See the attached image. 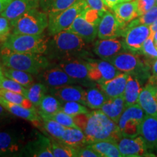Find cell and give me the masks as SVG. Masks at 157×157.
Listing matches in <instances>:
<instances>
[{"mask_svg": "<svg viewBox=\"0 0 157 157\" xmlns=\"http://www.w3.org/2000/svg\"><path fill=\"white\" fill-rule=\"evenodd\" d=\"M78 127L83 131L88 145L101 140L118 142L121 135L118 124L101 110L96 109L74 117Z\"/></svg>", "mask_w": 157, "mask_h": 157, "instance_id": "6da1fadb", "label": "cell"}, {"mask_svg": "<svg viewBox=\"0 0 157 157\" xmlns=\"http://www.w3.org/2000/svg\"><path fill=\"white\" fill-rule=\"evenodd\" d=\"M87 42L82 37L68 31H63L54 35L49 41L48 53L51 58L60 60L76 58L82 54H86Z\"/></svg>", "mask_w": 157, "mask_h": 157, "instance_id": "7a4b0ae2", "label": "cell"}, {"mask_svg": "<svg viewBox=\"0 0 157 157\" xmlns=\"http://www.w3.org/2000/svg\"><path fill=\"white\" fill-rule=\"evenodd\" d=\"M1 59L5 67L23 71L33 75H38L50 65L48 58L42 54L15 52L3 47Z\"/></svg>", "mask_w": 157, "mask_h": 157, "instance_id": "3957f363", "label": "cell"}, {"mask_svg": "<svg viewBox=\"0 0 157 157\" xmlns=\"http://www.w3.org/2000/svg\"><path fill=\"white\" fill-rule=\"evenodd\" d=\"M49 39L44 34H10L2 44L3 48L25 53L45 54L48 51Z\"/></svg>", "mask_w": 157, "mask_h": 157, "instance_id": "277c9868", "label": "cell"}, {"mask_svg": "<svg viewBox=\"0 0 157 157\" xmlns=\"http://www.w3.org/2000/svg\"><path fill=\"white\" fill-rule=\"evenodd\" d=\"M48 15L42 10L34 8L15 21H10L13 34L37 35L43 34L48 27Z\"/></svg>", "mask_w": 157, "mask_h": 157, "instance_id": "5b68a950", "label": "cell"}, {"mask_svg": "<svg viewBox=\"0 0 157 157\" xmlns=\"http://www.w3.org/2000/svg\"><path fill=\"white\" fill-rule=\"evenodd\" d=\"M108 61L112 63L121 73L132 74L140 80L151 76L149 74L151 64L146 60L143 61L140 56H137V52L123 51Z\"/></svg>", "mask_w": 157, "mask_h": 157, "instance_id": "8992f818", "label": "cell"}, {"mask_svg": "<svg viewBox=\"0 0 157 157\" xmlns=\"http://www.w3.org/2000/svg\"><path fill=\"white\" fill-rule=\"evenodd\" d=\"M87 7L85 0H80L68 9L48 15V34L53 36L63 31L67 30L76 17Z\"/></svg>", "mask_w": 157, "mask_h": 157, "instance_id": "52a82bcc", "label": "cell"}, {"mask_svg": "<svg viewBox=\"0 0 157 157\" xmlns=\"http://www.w3.org/2000/svg\"><path fill=\"white\" fill-rule=\"evenodd\" d=\"M146 113L138 103L126 107L117 124L122 137H134L140 135V125Z\"/></svg>", "mask_w": 157, "mask_h": 157, "instance_id": "ba28073f", "label": "cell"}, {"mask_svg": "<svg viewBox=\"0 0 157 157\" xmlns=\"http://www.w3.org/2000/svg\"><path fill=\"white\" fill-rule=\"evenodd\" d=\"M151 36V29L148 25L136 24L131 21L127 24L123 34V42L127 50L133 52H140L143 43Z\"/></svg>", "mask_w": 157, "mask_h": 157, "instance_id": "9c48e42d", "label": "cell"}, {"mask_svg": "<svg viewBox=\"0 0 157 157\" xmlns=\"http://www.w3.org/2000/svg\"><path fill=\"white\" fill-rule=\"evenodd\" d=\"M87 65L89 78L98 84L109 81L121 73L112 63L103 59L101 60L88 59Z\"/></svg>", "mask_w": 157, "mask_h": 157, "instance_id": "30bf717a", "label": "cell"}, {"mask_svg": "<svg viewBox=\"0 0 157 157\" xmlns=\"http://www.w3.org/2000/svg\"><path fill=\"white\" fill-rule=\"evenodd\" d=\"M119 151L124 157L155 156L149 152L146 143L141 135L134 137H121L117 142Z\"/></svg>", "mask_w": 157, "mask_h": 157, "instance_id": "8fae6325", "label": "cell"}, {"mask_svg": "<svg viewBox=\"0 0 157 157\" xmlns=\"http://www.w3.org/2000/svg\"><path fill=\"white\" fill-rule=\"evenodd\" d=\"M125 28L118 21L114 13L107 10L98 23V36L101 39L119 38L123 36Z\"/></svg>", "mask_w": 157, "mask_h": 157, "instance_id": "7c38bea8", "label": "cell"}, {"mask_svg": "<svg viewBox=\"0 0 157 157\" xmlns=\"http://www.w3.org/2000/svg\"><path fill=\"white\" fill-rule=\"evenodd\" d=\"M58 67L62 68L78 83L85 84L87 82H92L88 76L89 70L87 61H84L78 58L65 59L60 60Z\"/></svg>", "mask_w": 157, "mask_h": 157, "instance_id": "4fadbf2b", "label": "cell"}, {"mask_svg": "<svg viewBox=\"0 0 157 157\" xmlns=\"http://www.w3.org/2000/svg\"><path fill=\"white\" fill-rule=\"evenodd\" d=\"M24 137L22 133L15 131L0 132V156H12L21 151L23 153Z\"/></svg>", "mask_w": 157, "mask_h": 157, "instance_id": "5bb4252c", "label": "cell"}, {"mask_svg": "<svg viewBox=\"0 0 157 157\" xmlns=\"http://www.w3.org/2000/svg\"><path fill=\"white\" fill-rule=\"evenodd\" d=\"M94 52L101 59L109 60L123 51L127 50L123 40L118 38L98 40L94 44Z\"/></svg>", "mask_w": 157, "mask_h": 157, "instance_id": "9a60e30c", "label": "cell"}, {"mask_svg": "<svg viewBox=\"0 0 157 157\" xmlns=\"http://www.w3.org/2000/svg\"><path fill=\"white\" fill-rule=\"evenodd\" d=\"M39 80L48 87H58L78 82L68 76L62 68L57 67L47 68L39 74Z\"/></svg>", "mask_w": 157, "mask_h": 157, "instance_id": "2e32d148", "label": "cell"}, {"mask_svg": "<svg viewBox=\"0 0 157 157\" xmlns=\"http://www.w3.org/2000/svg\"><path fill=\"white\" fill-rule=\"evenodd\" d=\"M22 154L34 157H54L52 151V141L48 137L39 134L36 138L26 143Z\"/></svg>", "mask_w": 157, "mask_h": 157, "instance_id": "e0dca14e", "label": "cell"}, {"mask_svg": "<svg viewBox=\"0 0 157 157\" xmlns=\"http://www.w3.org/2000/svg\"><path fill=\"white\" fill-rule=\"evenodd\" d=\"M50 91L61 103L78 102L84 105V91L82 87L73 84L64 85L58 87H51Z\"/></svg>", "mask_w": 157, "mask_h": 157, "instance_id": "ac0fdd59", "label": "cell"}, {"mask_svg": "<svg viewBox=\"0 0 157 157\" xmlns=\"http://www.w3.org/2000/svg\"><path fill=\"white\" fill-rule=\"evenodd\" d=\"M66 31L78 35L87 43L93 42L98 36V25L87 21L82 13L76 17Z\"/></svg>", "mask_w": 157, "mask_h": 157, "instance_id": "d6986e66", "label": "cell"}, {"mask_svg": "<svg viewBox=\"0 0 157 157\" xmlns=\"http://www.w3.org/2000/svg\"><path fill=\"white\" fill-rule=\"evenodd\" d=\"M39 1L40 0H13L0 15L10 21H15L31 10L38 8Z\"/></svg>", "mask_w": 157, "mask_h": 157, "instance_id": "ffe728a7", "label": "cell"}, {"mask_svg": "<svg viewBox=\"0 0 157 157\" xmlns=\"http://www.w3.org/2000/svg\"><path fill=\"white\" fill-rule=\"evenodd\" d=\"M112 10L118 21L125 27L131 21L139 17L136 0L125 1L117 4L113 7Z\"/></svg>", "mask_w": 157, "mask_h": 157, "instance_id": "44dd1931", "label": "cell"}, {"mask_svg": "<svg viewBox=\"0 0 157 157\" xmlns=\"http://www.w3.org/2000/svg\"><path fill=\"white\" fill-rule=\"evenodd\" d=\"M137 103L146 114L157 117V95L154 85L148 83L143 87Z\"/></svg>", "mask_w": 157, "mask_h": 157, "instance_id": "7402d4cb", "label": "cell"}, {"mask_svg": "<svg viewBox=\"0 0 157 157\" xmlns=\"http://www.w3.org/2000/svg\"><path fill=\"white\" fill-rule=\"evenodd\" d=\"M140 135L150 150L157 149V117L146 114L140 125Z\"/></svg>", "mask_w": 157, "mask_h": 157, "instance_id": "603a6c76", "label": "cell"}, {"mask_svg": "<svg viewBox=\"0 0 157 157\" xmlns=\"http://www.w3.org/2000/svg\"><path fill=\"white\" fill-rule=\"evenodd\" d=\"M128 77V74L120 73L109 81L100 84L99 86L108 98L120 97L124 93Z\"/></svg>", "mask_w": 157, "mask_h": 157, "instance_id": "cb8c5ba5", "label": "cell"}, {"mask_svg": "<svg viewBox=\"0 0 157 157\" xmlns=\"http://www.w3.org/2000/svg\"><path fill=\"white\" fill-rule=\"evenodd\" d=\"M0 104L7 110L8 112L16 117L30 121L31 122H36L40 120L41 117L39 115V111H37L36 108L29 109L19 104L13 103L4 99L0 97Z\"/></svg>", "mask_w": 157, "mask_h": 157, "instance_id": "d4e9b609", "label": "cell"}, {"mask_svg": "<svg viewBox=\"0 0 157 157\" xmlns=\"http://www.w3.org/2000/svg\"><path fill=\"white\" fill-rule=\"evenodd\" d=\"M126 109L123 96L117 98H108L101 110L111 120L118 123L123 111Z\"/></svg>", "mask_w": 157, "mask_h": 157, "instance_id": "484cf974", "label": "cell"}, {"mask_svg": "<svg viewBox=\"0 0 157 157\" xmlns=\"http://www.w3.org/2000/svg\"><path fill=\"white\" fill-rule=\"evenodd\" d=\"M142 89L140 80L137 76L132 74H129L126 87L123 95L126 107L137 103L139 95Z\"/></svg>", "mask_w": 157, "mask_h": 157, "instance_id": "4316f807", "label": "cell"}, {"mask_svg": "<svg viewBox=\"0 0 157 157\" xmlns=\"http://www.w3.org/2000/svg\"><path fill=\"white\" fill-rule=\"evenodd\" d=\"M59 141L74 148L88 145L85 135L79 127H66L64 134Z\"/></svg>", "mask_w": 157, "mask_h": 157, "instance_id": "83f0119b", "label": "cell"}, {"mask_svg": "<svg viewBox=\"0 0 157 157\" xmlns=\"http://www.w3.org/2000/svg\"><path fill=\"white\" fill-rule=\"evenodd\" d=\"M101 157H121L117 143L113 140H101L88 145Z\"/></svg>", "mask_w": 157, "mask_h": 157, "instance_id": "f1b7e54d", "label": "cell"}, {"mask_svg": "<svg viewBox=\"0 0 157 157\" xmlns=\"http://www.w3.org/2000/svg\"><path fill=\"white\" fill-rule=\"evenodd\" d=\"M80 0H40L39 7L48 15L68 9Z\"/></svg>", "mask_w": 157, "mask_h": 157, "instance_id": "f546056e", "label": "cell"}, {"mask_svg": "<svg viewBox=\"0 0 157 157\" xmlns=\"http://www.w3.org/2000/svg\"><path fill=\"white\" fill-rule=\"evenodd\" d=\"M108 97L101 90L90 88L84 91V105L91 109H101Z\"/></svg>", "mask_w": 157, "mask_h": 157, "instance_id": "4dcf8cb0", "label": "cell"}, {"mask_svg": "<svg viewBox=\"0 0 157 157\" xmlns=\"http://www.w3.org/2000/svg\"><path fill=\"white\" fill-rule=\"evenodd\" d=\"M2 71L5 77L14 80L25 88H29L34 84V80L32 74L28 72L7 67Z\"/></svg>", "mask_w": 157, "mask_h": 157, "instance_id": "1f68e13d", "label": "cell"}, {"mask_svg": "<svg viewBox=\"0 0 157 157\" xmlns=\"http://www.w3.org/2000/svg\"><path fill=\"white\" fill-rule=\"evenodd\" d=\"M62 103L52 95H45L39 104V113L50 115L61 111Z\"/></svg>", "mask_w": 157, "mask_h": 157, "instance_id": "d6a6232c", "label": "cell"}, {"mask_svg": "<svg viewBox=\"0 0 157 157\" xmlns=\"http://www.w3.org/2000/svg\"><path fill=\"white\" fill-rule=\"evenodd\" d=\"M48 86L42 83H35L27 88L25 97L34 105L35 107H39L42 98L48 93Z\"/></svg>", "mask_w": 157, "mask_h": 157, "instance_id": "836d02e7", "label": "cell"}, {"mask_svg": "<svg viewBox=\"0 0 157 157\" xmlns=\"http://www.w3.org/2000/svg\"><path fill=\"white\" fill-rule=\"evenodd\" d=\"M0 97L3 98L6 101L11 102V103L19 104V105L29 108V109L36 108L34 104L22 94L15 93V92L10 91V90L0 89Z\"/></svg>", "mask_w": 157, "mask_h": 157, "instance_id": "e575fe53", "label": "cell"}, {"mask_svg": "<svg viewBox=\"0 0 157 157\" xmlns=\"http://www.w3.org/2000/svg\"><path fill=\"white\" fill-rule=\"evenodd\" d=\"M52 151L54 157H77V148L70 146L58 140L52 141Z\"/></svg>", "mask_w": 157, "mask_h": 157, "instance_id": "d590c367", "label": "cell"}, {"mask_svg": "<svg viewBox=\"0 0 157 157\" xmlns=\"http://www.w3.org/2000/svg\"><path fill=\"white\" fill-rule=\"evenodd\" d=\"M42 119L43 121V126L47 132L58 140H60L64 134L66 127L53 119L47 118H42Z\"/></svg>", "mask_w": 157, "mask_h": 157, "instance_id": "8d00e7d4", "label": "cell"}, {"mask_svg": "<svg viewBox=\"0 0 157 157\" xmlns=\"http://www.w3.org/2000/svg\"><path fill=\"white\" fill-rule=\"evenodd\" d=\"M39 115H40L41 118L53 119L65 127H78L75 121H74V117L67 114L63 111H60L56 113H53V114L46 115L43 114V113H39Z\"/></svg>", "mask_w": 157, "mask_h": 157, "instance_id": "74e56055", "label": "cell"}, {"mask_svg": "<svg viewBox=\"0 0 157 157\" xmlns=\"http://www.w3.org/2000/svg\"><path fill=\"white\" fill-rule=\"evenodd\" d=\"M140 52L145 57L149 63L151 64L157 59V49L154 45L153 36H150L143 43Z\"/></svg>", "mask_w": 157, "mask_h": 157, "instance_id": "f35d334b", "label": "cell"}, {"mask_svg": "<svg viewBox=\"0 0 157 157\" xmlns=\"http://www.w3.org/2000/svg\"><path fill=\"white\" fill-rule=\"evenodd\" d=\"M61 111H64L65 113L73 117L79 114L87 113L90 111L86 108V105L78 103V102H65V103H62Z\"/></svg>", "mask_w": 157, "mask_h": 157, "instance_id": "ab89813d", "label": "cell"}, {"mask_svg": "<svg viewBox=\"0 0 157 157\" xmlns=\"http://www.w3.org/2000/svg\"><path fill=\"white\" fill-rule=\"evenodd\" d=\"M0 89L10 90L15 93L22 94L24 96H25L27 90V88L23 87L21 84L7 77H4L0 82Z\"/></svg>", "mask_w": 157, "mask_h": 157, "instance_id": "60d3db41", "label": "cell"}, {"mask_svg": "<svg viewBox=\"0 0 157 157\" xmlns=\"http://www.w3.org/2000/svg\"><path fill=\"white\" fill-rule=\"evenodd\" d=\"M157 19V5L153 7L150 10L137 18L133 20L132 22L136 24H143L150 26Z\"/></svg>", "mask_w": 157, "mask_h": 157, "instance_id": "b9f144b4", "label": "cell"}, {"mask_svg": "<svg viewBox=\"0 0 157 157\" xmlns=\"http://www.w3.org/2000/svg\"><path fill=\"white\" fill-rule=\"evenodd\" d=\"M139 16L150 10L156 5V0H136Z\"/></svg>", "mask_w": 157, "mask_h": 157, "instance_id": "7bdbcfd3", "label": "cell"}, {"mask_svg": "<svg viewBox=\"0 0 157 157\" xmlns=\"http://www.w3.org/2000/svg\"><path fill=\"white\" fill-rule=\"evenodd\" d=\"M77 157H101L98 153L89 146L77 148Z\"/></svg>", "mask_w": 157, "mask_h": 157, "instance_id": "ee69618b", "label": "cell"}, {"mask_svg": "<svg viewBox=\"0 0 157 157\" xmlns=\"http://www.w3.org/2000/svg\"><path fill=\"white\" fill-rule=\"evenodd\" d=\"M87 7L89 8L105 13L108 10V7L105 5L103 0H85Z\"/></svg>", "mask_w": 157, "mask_h": 157, "instance_id": "f6af8a7d", "label": "cell"}, {"mask_svg": "<svg viewBox=\"0 0 157 157\" xmlns=\"http://www.w3.org/2000/svg\"><path fill=\"white\" fill-rule=\"evenodd\" d=\"M12 29L10 21L5 17L0 15V35H6L8 36L10 31Z\"/></svg>", "mask_w": 157, "mask_h": 157, "instance_id": "bcb514c9", "label": "cell"}, {"mask_svg": "<svg viewBox=\"0 0 157 157\" xmlns=\"http://www.w3.org/2000/svg\"><path fill=\"white\" fill-rule=\"evenodd\" d=\"M151 71L152 75L148 78V84H155L157 83V59L155 60L152 63L151 66Z\"/></svg>", "mask_w": 157, "mask_h": 157, "instance_id": "7dc6e473", "label": "cell"}, {"mask_svg": "<svg viewBox=\"0 0 157 157\" xmlns=\"http://www.w3.org/2000/svg\"><path fill=\"white\" fill-rule=\"evenodd\" d=\"M104 4L107 6L109 8L112 9L115 5H117V4L122 2L124 0H103Z\"/></svg>", "mask_w": 157, "mask_h": 157, "instance_id": "c3c4849f", "label": "cell"}, {"mask_svg": "<svg viewBox=\"0 0 157 157\" xmlns=\"http://www.w3.org/2000/svg\"><path fill=\"white\" fill-rule=\"evenodd\" d=\"M13 0H0V14L6 9Z\"/></svg>", "mask_w": 157, "mask_h": 157, "instance_id": "681fc988", "label": "cell"}, {"mask_svg": "<svg viewBox=\"0 0 157 157\" xmlns=\"http://www.w3.org/2000/svg\"><path fill=\"white\" fill-rule=\"evenodd\" d=\"M149 27H150L151 29V36H153L154 33L157 31V19Z\"/></svg>", "mask_w": 157, "mask_h": 157, "instance_id": "f907efd6", "label": "cell"}, {"mask_svg": "<svg viewBox=\"0 0 157 157\" xmlns=\"http://www.w3.org/2000/svg\"><path fill=\"white\" fill-rule=\"evenodd\" d=\"M5 108H4L2 105L0 104V119H1L2 117H4V115H5Z\"/></svg>", "mask_w": 157, "mask_h": 157, "instance_id": "816d5d0a", "label": "cell"}, {"mask_svg": "<svg viewBox=\"0 0 157 157\" xmlns=\"http://www.w3.org/2000/svg\"><path fill=\"white\" fill-rule=\"evenodd\" d=\"M8 36H6V35H0V44H3V43L5 42V40L7 39V37H8Z\"/></svg>", "mask_w": 157, "mask_h": 157, "instance_id": "f5cc1de1", "label": "cell"}, {"mask_svg": "<svg viewBox=\"0 0 157 157\" xmlns=\"http://www.w3.org/2000/svg\"><path fill=\"white\" fill-rule=\"evenodd\" d=\"M153 39H154V45L157 49V31L154 33V35H153Z\"/></svg>", "mask_w": 157, "mask_h": 157, "instance_id": "db71d44e", "label": "cell"}, {"mask_svg": "<svg viewBox=\"0 0 157 157\" xmlns=\"http://www.w3.org/2000/svg\"><path fill=\"white\" fill-rule=\"evenodd\" d=\"M4 78V74H3V71H2L1 68H0V82H1L2 80V78Z\"/></svg>", "mask_w": 157, "mask_h": 157, "instance_id": "11a10c76", "label": "cell"}, {"mask_svg": "<svg viewBox=\"0 0 157 157\" xmlns=\"http://www.w3.org/2000/svg\"><path fill=\"white\" fill-rule=\"evenodd\" d=\"M152 85L154 86V87H155V91H156V95H157V83L155 84H152Z\"/></svg>", "mask_w": 157, "mask_h": 157, "instance_id": "9f6ffc18", "label": "cell"}, {"mask_svg": "<svg viewBox=\"0 0 157 157\" xmlns=\"http://www.w3.org/2000/svg\"><path fill=\"white\" fill-rule=\"evenodd\" d=\"M125 1H130V0H124V2H125Z\"/></svg>", "mask_w": 157, "mask_h": 157, "instance_id": "6f0895ef", "label": "cell"}, {"mask_svg": "<svg viewBox=\"0 0 157 157\" xmlns=\"http://www.w3.org/2000/svg\"><path fill=\"white\" fill-rule=\"evenodd\" d=\"M156 5H157V0H156Z\"/></svg>", "mask_w": 157, "mask_h": 157, "instance_id": "680465c9", "label": "cell"}]
</instances>
